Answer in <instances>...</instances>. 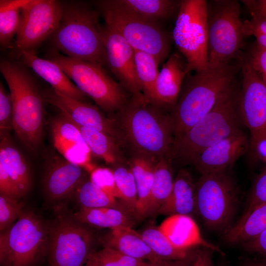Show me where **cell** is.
<instances>
[{"label":"cell","instance_id":"f35d334b","mask_svg":"<svg viewBox=\"0 0 266 266\" xmlns=\"http://www.w3.org/2000/svg\"><path fill=\"white\" fill-rule=\"evenodd\" d=\"M24 203L18 199L0 193V231L2 232L18 219L23 210Z\"/></svg>","mask_w":266,"mask_h":266},{"label":"cell","instance_id":"e575fe53","mask_svg":"<svg viewBox=\"0 0 266 266\" xmlns=\"http://www.w3.org/2000/svg\"><path fill=\"white\" fill-rule=\"evenodd\" d=\"M140 233L153 252L163 260H187L190 257V249H181L175 247L158 227H148Z\"/></svg>","mask_w":266,"mask_h":266},{"label":"cell","instance_id":"f6af8a7d","mask_svg":"<svg viewBox=\"0 0 266 266\" xmlns=\"http://www.w3.org/2000/svg\"><path fill=\"white\" fill-rule=\"evenodd\" d=\"M243 244L244 249L248 252L266 257V229L255 238Z\"/></svg>","mask_w":266,"mask_h":266},{"label":"cell","instance_id":"9c48e42d","mask_svg":"<svg viewBox=\"0 0 266 266\" xmlns=\"http://www.w3.org/2000/svg\"><path fill=\"white\" fill-rule=\"evenodd\" d=\"M54 209L55 218L49 222L47 266H84L94 252L93 233L65 207Z\"/></svg>","mask_w":266,"mask_h":266},{"label":"cell","instance_id":"8d00e7d4","mask_svg":"<svg viewBox=\"0 0 266 266\" xmlns=\"http://www.w3.org/2000/svg\"><path fill=\"white\" fill-rule=\"evenodd\" d=\"M140 261L105 246L100 250L94 251L87 263L95 266H138Z\"/></svg>","mask_w":266,"mask_h":266},{"label":"cell","instance_id":"b9f144b4","mask_svg":"<svg viewBox=\"0 0 266 266\" xmlns=\"http://www.w3.org/2000/svg\"><path fill=\"white\" fill-rule=\"evenodd\" d=\"M244 55L254 69L266 82V49L256 42L251 46L248 52Z\"/></svg>","mask_w":266,"mask_h":266},{"label":"cell","instance_id":"2e32d148","mask_svg":"<svg viewBox=\"0 0 266 266\" xmlns=\"http://www.w3.org/2000/svg\"><path fill=\"white\" fill-rule=\"evenodd\" d=\"M43 95L45 102L55 107L60 114L71 122L101 132L117 141L112 119L105 116L99 107L89 102L69 97L52 88L44 93Z\"/></svg>","mask_w":266,"mask_h":266},{"label":"cell","instance_id":"f546056e","mask_svg":"<svg viewBox=\"0 0 266 266\" xmlns=\"http://www.w3.org/2000/svg\"><path fill=\"white\" fill-rule=\"evenodd\" d=\"M171 161L162 159L155 166L154 181L147 205L146 217L157 214L158 211L170 196L174 179Z\"/></svg>","mask_w":266,"mask_h":266},{"label":"cell","instance_id":"ba28073f","mask_svg":"<svg viewBox=\"0 0 266 266\" xmlns=\"http://www.w3.org/2000/svg\"><path fill=\"white\" fill-rule=\"evenodd\" d=\"M208 64L238 60L245 35L240 6L235 0L207 1Z\"/></svg>","mask_w":266,"mask_h":266},{"label":"cell","instance_id":"f907efd6","mask_svg":"<svg viewBox=\"0 0 266 266\" xmlns=\"http://www.w3.org/2000/svg\"><path fill=\"white\" fill-rule=\"evenodd\" d=\"M242 266H266V261L248 259L243 261Z\"/></svg>","mask_w":266,"mask_h":266},{"label":"cell","instance_id":"d6986e66","mask_svg":"<svg viewBox=\"0 0 266 266\" xmlns=\"http://www.w3.org/2000/svg\"><path fill=\"white\" fill-rule=\"evenodd\" d=\"M188 74L183 57L176 53L170 54L159 72L152 103L163 111L171 112Z\"/></svg>","mask_w":266,"mask_h":266},{"label":"cell","instance_id":"db71d44e","mask_svg":"<svg viewBox=\"0 0 266 266\" xmlns=\"http://www.w3.org/2000/svg\"><path fill=\"white\" fill-rule=\"evenodd\" d=\"M218 266H228L225 264H220Z\"/></svg>","mask_w":266,"mask_h":266},{"label":"cell","instance_id":"7402d4cb","mask_svg":"<svg viewBox=\"0 0 266 266\" xmlns=\"http://www.w3.org/2000/svg\"><path fill=\"white\" fill-rule=\"evenodd\" d=\"M53 144L61 155L69 162L78 160L90 151L77 126L60 114L51 123Z\"/></svg>","mask_w":266,"mask_h":266},{"label":"cell","instance_id":"74e56055","mask_svg":"<svg viewBox=\"0 0 266 266\" xmlns=\"http://www.w3.org/2000/svg\"><path fill=\"white\" fill-rule=\"evenodd\" d=\"M266 203V166L254 179L248 196L244 211L239 219L246 218L256 207Z\"/></svg>","mask_w":266,"mask_h":266},{"label":"cell","instance_id":"60d3db41","mask_svg":"<svg viewBox=\"0 0 266 266\" xmlns=\"http://www.w3.org/2000/svg\"><path fill=\"white\" fill-rule=\"evenodd\" d=\"M13 130V105L11 97L0 83V134Z\"/></svg>","mask_w":266,"mask_h":266},{"label":"cell","instance_id":"9a60e30c","mask_svg":"<svg viewBox=\"0 0 266 266\" xmlns=\"http://www.w3.org/2000/svg\"><path fill=\"white\" fill-rule=\"evenodd\" d=\"M107 66L121 85L131 95L141 92L136 75L134 50L116 30L101 25Z\"/></svg>","mask_w":266,"mask_h":266},{"label":"cell","instance_id":"c3c4849f","mask_svg":"<svg viewBox=\"0 0 266 266\" xmlns=\"http://www.w3.org/2000/svg\"><path fill=\"white\" fill-rule=\"evenodd\" d=\"M188 260H174V261L162 260L157 262L151 263L148 262L147 263L149 266H191L188 261H187Z\"/></svg>","mask_w":266,"mask_h":266},{"label":"cell","instance_id":"4dcf8cb0","mask_svg":"<svg viewBox=\"0 0 266 266\" xmlns=\"http://www.w3.org/2000/svg\"><path fill=\"white\" fill-rule=\"evenodd\" d=\"M266 229V203L254 209L244 219L239 220L225 232L224 240L228 244L243 243Z\"/></svg>","mask_w":266,"mask_h":266},{"label":"cell","instance_id":"1f68e13d","mask_svg":"<svg viewBox=\"0 0 266 266\" xmlns=\"http://www.w3.org/2000/svg\"><path fill=\"white\" fill-rule=\"evenodd\" d=\"M28 0H0V43L4 48L13 47V40L21 22L22 7Z\"/></svg>","mask_w":266,"mask_h":266},{"label":"cell","instance_id":"d6a6232c","mask_svg":"<svg viewBox=\"0 0 266 266\" xmlns=\"http://www.w3.org/2000/svg\"><path fill=\"white\" fill-rule=\"evenodd\" d=\"M72 197H74L81 207L92 208L108 207L129 212L121 203L117 201L116 198L104 192L92 182L90 178H86L80 184Z\"/></svg>","mask_w":266,"mask_h":266},{"label":"cell","instance_id":"603a6c76","mask_svg":"<svg viewBox=\"0 0 266 266\" xmlns=\"http://www.w3.org/2000/svg\"><path fill=\"white\" fill-rule=\"evenodd\" d=\"M196 183L190 172L180 169L174 179L171 193L158 211L157 214L170 216H190L196 213Z\"/></svg>","mask_w":266,"mask_h":266},{"label":"cell","instance_id":"484cf974","mask_svg":"<svg viewBox=\"0 0 266 266\" xmlns=\"http://www.w3.org/2000/svg\"><path fill=\"white\" fill-rule=\"evenodd\" d=\"M74 124L91 153L113 166L128 163L123 149L113 137L101 132Z\"/></svg>","mask_w":266,"mask_h":266},{"label":"cell","instance_id":"3957f363","mask_svg":"<svg viewBox=\"0 0 266 266\" xmlns=\"http://www.w3.org/2000/svg\"><path fill=\"white\" fill-rule=\"evenodd\" d=\"M239 94L234 80L222 93L212 109L174 140L171 162L181 166L193 164L205 149L242 131Z\"/></svg>","mask_w":266,"mask_h":266},{"label":"cell","instance_id":"8992f818","mask_svg":"<svg viewBox=\"0 0 266 266\" xmlns=\"http://www.w3.org/2000/svg\"><path fill=\"white\" fill-rule=\"evenodd\" d=\"M49 222L23 209L17 221L0 234V266H37L46 255Z\"/></svg>","mask_w":266,"mask_h":266},{"label":"cell","instance_id":"5bb4252c","mask_svg":"<svg viewBox=\"0 0 266 266\" xmlns=\"http://www.w3.org/2000/svg\"><path fill=\"white\" fill-rule=\"evenodd\" d=\"M62 15V1L28 0L22 7L14 46L34 51L58 27Z\"/></svg>","mask_w":266,"mask_h":266},{"label":"cell","instance_id":"5b68a950","mask_svg":"<svg viewBox=\"0 0 266 266\" xmlns=\"http://www.w3.org/2000/svg\"><path fill=\"white\" fill-rule=\"evenodd\" d=\"M0 71L11 97L13 130L26 148L36 151L42 139L45 102L43 93L22 64L2 60Z\"/></svg>","mask_w":266,"mask_h":266},{"label":"cell","instance_id":"277c9868","mask_svg":"<svg viewBox=\"0 0 266 266\" xmlns=\"http://www.w3.org/2000/svg\"><path fill=\"white\" fill-rule=\"evenodd\" d=\"M62 4V17L51 36L56 49L69 57L107 66L99 10L83 2Z\"/></svg>","mask_w":266,"mask_h":266},{"label":"cell","instance_id":"7a4b0ae2","mask_svg":"<svg viewBox=\"0 0 266 266\" xmlns=\"http://www.w3.org/2000/svg\"><path fill=\"white\" fill-rule=\"evenodd\" d=\"M239 69V61L229 64H208L204 69L186 75L177 103L170 113L174 140L212 109L222 93L234 80Z\"/></svg>","mask_w":266,"mask_h":266},{"label":"cell","instance_id":"7bdbcfd3","mask_svg":"<svg viewBox=\"0 0 266 266\" xmlns=\"http://www.w3.org/2000/svg\"><path fill=\"white\" fill-rule=\"evenodd\" d=\"M250 13L251 18L243 21L245 36L260 34L266 37V17L254 11Z\"/></svg>","mask_w":266,"mask_h":266},{"label":"cell","instance_id":"681fc988","mask_svg":"<svg viewBox=\"0 0 266 266\" xmlns=\"http://www.w3.org/2000/svg\"><path fill=\"white\" fill-rule=\"evenodd\" d=\"M253 154L260 161L266 164V138L258 142Z\"/></svg>","mask_w":266,"mask_h":266},{"label":"cell","instance_id":"4fadbf2b","mask_svg":"<svg viewBox=\"0 0 266 266\" xmlns=\"http://www.w3.org/2000/svg\"><path fill=\"white\" fill-rule=\"evenodd\" d=\"M239 62L242 75L239 112L242 123L250 132V150L253 154L258 142L266 138V82L244 54Z\"/></svg>","mask_w":266,"mask_h":266},{"label":"cell","instance_id":"44dd1931","mask_svg":"<svg viewBox=\"0 0 266 266\" xmlns=\"http://www.w3.org/2000/svg\"><path fill=\"white\" fill-rule=\"evenodd\" d=\"M158 228L173 246L179 249H190L200 246L221 252L218 247L204 240L197 224L190 216H168Z\"/></svg>","mask_w":266,"mask_h":266},{"label":"cell","instance_id":"ee69618b","mask_svg":"<svg viewBox=\"0 0 266 266\" xmlns=\"http://www.w3.org/2000/svg\"><path fill=\"white\" fill-rule=\"evenodd\" d=\"M0 193L19 200L21 197L3 165L0 163Z\"/></svg>","mask_w":266,"mask_h":266},{"label":"cell","instance_id":"ffe728a7","mask_svg":"<svg viewBox=\"0 0 266 266\" xmlns=\"http://www.w3.org/2000/svg\"><path fill=\"white\" fill-rule=\"evenodd\" d=\"M17 57L21 64L30 67L51 88L69 97L88 101V97L83 93L54 62L37 56L34 51L16 48Z\"/></svg>","mask_w":266,"mask_h":266},{"label":"cell","instance_id":"52a82bcc","mask_svg":"<svg viewBox=\"0 0 266 266\" xmlns=\"http://www.w3.org/2000/svg\"><path fill=\"white\" fill-rule=\"evenodd\" d=\"M47 59L59 65L77 87L108 115L121 110L131 97L100 65L57 51L51 53Z\"/></svg>","mask_w":266,"mask_h":266},{"label":"cell","instance_id":"4316f807","mask_svg":"<svg viewBox=\"0 0 266 266\" xmlns=\"http://www.w3.org/2000/svg\"><path fill=\"white\" fill-rule=\"evenodd\" d=\"M128 164L133 174L137 193V202L134 214L136 218H146L148 201L154 181L156 164L139 156H131Z\"/></svg>","mask_w":266,"mask_h":266},{"label":"cell","instance_id":"e0dca14e","mask_svg":"<svg viewBox=\"0 0 266 266\" xmlns=\"http://www.w3.org/2000/svg\"><path fill=\"white\" fill-rule=\"evenodd\" d=\"M86 171L84 167L69 162L62 156H51L46 162L43 178L46 198L57 202L72 197L87 178Z\"/></svg>","mask_w":266,"mask_h":266},{"label":"cell","instance_id":"7dc6e473","mask_svg":"<svg viewBox=\"0 0 266 266\" xmlns=\"http://www.w3.org/2000/svg\"><path fill=\"white\" fill-rule=\"evenodd\" d=\"M249 11L260 13L266 17V0H242Z\"/></svg>","mask_w":266,"mask_h":266},{"label":"cell","instance_id":"ab89813d","mask_svg":"<svg viewBox=\"0 0 266 266\" xmlns=\"http://www.w3.org/2000/svg\"><path fill=\"white\" fill-rule=\"evenodd\" d=\"M90 180L109 195L119 199L113 171L106 167L94 168L90 172Z\"/></svg>","mask_w":266,"mask_h":266},{"label":"cell","instance_id":"bcb514c9","mask_svg":"<svg viewBox=\"0 0 266 266\" xmlns=\"http://www.w3.org/2000/svg\"><path fill=\"white\" fill-rule=\"evenodd\" d=\"M213 251H214L207 247H203L198 251L193 266H213Z\"/></svg>","mask_w":266,"mask_h":266},{"label":"cell","instance_id":"6da1fadb","mask_svg":"<svg viewBox=\"0 0 266 266\" xmlns=\"http://www.w3.org/2000/svg\"><path fill=\"white\" fill-rule=\"evenodd\" d=\"M117 140L130 156H139L156 164L171 161L174 127L170 114L148 101L142 93L131 95L120 111L108 114Z\"/></svg>","mask_w":266,"mask_h":266},{"label":"cell","instance_id":"d4e9b609","mask_svg":"<svg viewBox=\"0 0 266 266\" xmlns=\"http://www.w3.org/2000/svg\"><path fill=\"white\" fill-rule=\"evenodd\" d=\"M0 163L11 177L21 198L29 191L32 180L28 165L12 143L9 133L0 134Z\"/></svg>","mask_w":266,"mask_h":266},{"label":"cell","instance_id":"8fae6325","mask_svg":"<svg viewBox=\"0 0 266 266\" xmlns=\"http://www.w3.org/2000/svg\"><path fill=\"white\" fill-rule=\"evenodd\" d=\"M238 200L237 188L227 170L201 175L196 183V213L211 230L231 228Z\"/></svg>","mask_w":266,"mask_h":266},{"label":"cell","instance_id":"f5cc1de1","mask_svg":"<svg viewBox=\"0 0 266 266\" xmlns=\"http://www.w3.org/2000/svg\"><path fill=\"white\" fill-rule=\"evenodd\" d=\"M84 266H95L92 265H91L89 263H86V264Z\"/></svg>","mask_w":266,"mask_h":266},{"label":"cell","instance_id":"30bf717a","mask_svg":"<svg viewBox=\"0 0 266 266\" xmlns=\"http://www.w3.org/2000/svg\"><path fill=\"white\" fill-rule=\"evenodd\" d=\"M104 23L116 30L136 51L149 54L162 63L169 56V37L160 25L136 15L115 0L97 2Z\"/></svg>","mask_w":266,"mask_h":266},{"label":"cell","instance_id":"83f0119b","mask_svg":"<svg viewBox=\"0 0 266 266\" xmlns=\"http://www.w3.org/2000/svg\"><path fill=\"white\" fill-rule=\"evenodd\" d=\"M128 11L160 25L178 12L180 1L171 0H115Z\"/></svg>","mask_w":266,"mask_h":266},{"label":"cell","instance_id":"f1b7e54d","mask_svg":"<svg viewBox=\"0 0 266 266\" xmlns=\"http://www.w3.org/2000/svg\"><path fill=\"white\" fill-rule=\"evenodd\" d=\"M73 215L76 220L86 226L100 228L111 230L121 226L132 227L134 224L130 213L113 207H80Z\"/></svg>","mask_w":266,"mask_h":266},{"label":"cell","instance_id":"816d5d0a","mask_svg":"<svg viewBox=\"0 0 266 266\" xmlns=\"http://www.w3.org/2000/svg\"><path fill=\"white\" fill-rule=\"evenodd\" d=\"M138 266H149L148 265L147 262H144L143 261H141L140 262Z\"/></svg>","mask_w":266,"mask_h":266},{"label":"cell","instance_id":"836d02e7","mask_svg":"<svg viewBox=\"0 0 266 266\" xmlns=\"http://www.w3.org/2000/svg\"><path fill=\"white\" fill-rule=\"evenodd\" d=\"M134 62L136 75L141 92L145 98L152 103L160 63L153 56L136 50H134Z\"/></svg>","mask_w":266,"mask_h":266},{"label":"cell","instance_id":"11a10c76","mask_svg":"<svg viewBox=\"0 0 266 266\" xmlns=\"http://www.w3.org/2000/svg\"><path fill=\"white\" fill-rule=\"evenodd\" d=\"M265 259H266V257H265Z\"/></svg>","mask_w":266,"mask_h":266},{"label":"cell","instance_id":"cb8c5ba5","mask_svg":"<svg viewBox=\"0 0 266 266\" xmlns=\"http://www.w3.org/2000/svg\"><path fill=\"white\" fill-rule=\"evenodd\" d=\"M105 246L140 261L147 260L153 263L163 260L147 245L140 233L132 227L121 226L111 229Z\"/></svg>","mask_w":266,"mask_h":266},{"label":"cell","instance_id":"7c38bea8","mask_svg":"<svg viewBox=\"0 0 266 266\" xmlns=\"http://www.w3.org/2000/svg\"><path fill=\"white\" fill-rule=\"evenodd\" d=\"M172 38L187 63L188 73L201 70L208 64L207 1H180Z\"/></svg>","mask_w":266,"mask_h":266},{"label":"cell","instance_id":"d590c367","mask_svg":"<svg viewBox=\"0 0 266 266\" xmlns=\"http://www.w3.org/2000/svg\"><path fill=\"white\" fill-rule=\"evenodd\" d=\"M113 172L121 203L132 214L134 215L137 193L133 172L128 164L113 166Z\"/></svg>","mask_w":266,"mask_h":266},{"label":"cell","instance_id":"ac0fdd59","mask_svg":"<svg viewBox=\"0 0 266 266\" xmlns=\"http://www.w3.org/2000/svg\"><path fill=\"white\" fill-rule=\"evenodd\" d=\"M249 150L250 138L241 131L205 149L193 165L201 175L227 170Z\"/></svg>","mask_w":266,"mask_h":266}]
</instances>
